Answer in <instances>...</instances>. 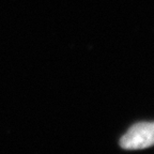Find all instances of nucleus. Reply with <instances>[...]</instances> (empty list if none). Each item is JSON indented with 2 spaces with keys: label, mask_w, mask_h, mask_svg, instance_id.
<instances>
[{
  "label": "nucleus",
  "mask_w": 154,
  "mask_h": 154,
  "mask_svg": "<svg viewBox=\"0 0 154 154\" xmlns=\"http://www.w3.org/2000/svg\"><path fill=\"white\" fill-rule=\"evenodd\" d=\"M120 146L125 150H141L154 146V122L136 123L122 136Z\"/></svg>",
  "instance_id": "nucleus-1"
}]
</instances>
